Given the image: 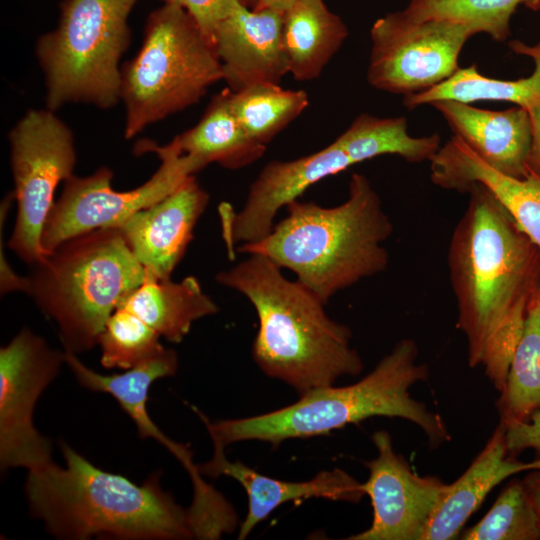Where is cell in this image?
<instances>
[{"mask_svg": "<svg viewBox=\"0 0 540 540\" xmlns=\"http://www.w3.org/2000/svg\"><path fill=\"white\" fill-rule=\"evenodd\" d=\"M519 5L538 11L540 0H410L403 13L416 21L444 19L467 24L476 33L504 41Z\"/></svg>", "mask_w": 540, "mask_h": 540, "instance_id": "obj_29", "label": "cell"}, {"mask_svg": "<svg viewBox=\"0 0 540 540\" xmlns=\"http://www.w3.org/2000/svg\"><path fill=\"white\" fill-rule=\"evenodd\" d=\"M245 6L253 9L257 4L258 0H240Z\"/></svg>", "mask_w": 540, "mask_h": 540, "instance_id": "obj_37", "label": "cell"}, {"mask_svg": "<svg viewBox=\"0 0 540 540\" xmlns=\"http://www.w3.org/2000/svg\"><path fill=\"white\" fill-rule=\"evenodd\" d=\"M531 470H540V457L524 462L510 455L506 445V424L500 420L470 466L455 482L448 484L421 540L455 538L495 486L512 475Z\"/></svg>", "mask_w": 540, "mask_h": 540, "instance_id": "obj_21", "label": "cell"}, {"mask_svg": "<svg viewBox=\"0 0 540 540\" xmlns=\"http://www.w3.org/2000/svg\"><path fill=\"white\" fill-rule=\"evenodd\" d=\"M337 141L353 164L382 155H397L408 162L430 161L437 153L440 136L414 137L408 132L405 117L357 116Z\"/></svg>", "mask_w": 540, "mask_h": 540, "instance_id": "obj_26", "label": "cell"}, {"mask_svg": "<svg viewBox=\"0 0 540 540\" xmlns=\"http://www.w3.org/2000/svg\"><path fill=\"white\" fill-rule=\"evenodd\" d=\"M227 87L215 94L201 119L172 140L181 153L236 170L262 157L266 146L254 140L235 116Z\"/></svg>", "mask_w": 540, "mask_h": 540, "instance_id": "obj_24", "label": "cell"}, {"mask_svg": "<svg viewBox=\"0 0 540 540\" xmlns=\"http://www.w3.org/2000/svg\"><path fill=\"white\" fill-rule=\"evenodd\" d=\"M377 457L366 462L363 488L371 500L369 528L348 540H421L424 528L448 484L436 476H419L393 448L387 431L372 436Z\"/></svg>", "mask_w": 540, "mask_h": 540, "instance_id": "obj_13", "label": "cell"}, {"mask_svg": "<svg viewBox=\"0 0 540 540\" xmlns=\"http://www.w3.org/2000/svg\"><path fill=\"white\" fill-rule=\"evenodd\" d=\"M98 345L100 362L107 369L129 370L166 349L153 328L123 307H118L108 318Z\"/></svg>", "mask_w": 540, "mask_h": 540, "instance_id": "obj_30", "label": "cell"}, {"mask_svg": "<svg viewBox=\"0 0 540 540\" xmlns=\"http://www.w3.org/2000/svg\"><path fill=\"white\" fill-rule=\"evenodd\" d=\"M510 48L533 59L534 71L530 76L517 80L492 79L480 74L472 65L459 68L451 77L427 90L404 96V105L413 109L441 100L466 104L487 100L511 102L529 111L540 102V42L526 45L512 41Z\"/></svg>", "mask_w": 540, "mask_h": 540, "instance_id": "obj_25", "label": "cell"}, {"mask_svg": "<svg viewBox=\"0 0 540 540\" xmlns=\"http://www.w3.org/2000/svg\"><path fill=\"white\" fill-rule=\"evenodd\" d=\"M146 270L117 227L74 236L27 277L26 293L59 329L64 351L98 344L111 314L144 281Z\"/></svg>", "mask_w": 540, "mask_h": 540, "instance_id": "obj_6", "label": "cell"}, {"mask_svg": "<svg viewBox=\"0 0 540 540\" xmlns=\"http://www.w3.org/2000/svg\"><path fill=\"white\" fill-rule=\"evenodd\" d=\"M283 15L280 10H256L240 3L218 25L212 45L230 90L279 84L288 73L282 45Z\"/></svg>", "mask_w": 540, "mask_h": 540, "instance_id": "obj_16", "label": "cell"}, {"mask_svg": "<svg viewBox=\"0 0 540 540\" xmlns=\"http://www.w3.org/2000/svg\"><path fill=\"white\" fill-rule=\"evenodd\" d=\"M10 166L17 204L8 247L29 265L48 254L42 247L44 225L60 182L74 175V135L55 111L29 109L8 133Z\"/></svg>", "mask_w": 540, "mask_h": 540, "instance_id": "obj_9", "label": "cell"}, {"mask_svg": "<svg viewBox=\"0 0 540 540\" xmlns=\"http://www.w3.org/2000/svg\"><path fill=\"white\" fill-rule=\"evenodd\" d=\"M464 540H540V522L521 481L510 482Z\"/></svg>", "mask_w": 540, "mask_h": 540, "instance_id": "obj_31", "label": "cell"}, {"mask_svg": "<svg viewBox=\"0 0 540 540\" xmlns=\"http://www.w3.org/2000/svg\"><path fill=\"white\" fill-rule=\"evenodd\" d=\"M506 445L512 456L527 449L540 451V410L526 421L506 424Z\"/></svg>", "mask_w": 540, "mask_h": 540, "instance_id": "obj_33", "label": "cell"}, {"mask_svg": "<svg viewBox=\"0 0 540 540\" xmlns=\"http://www.w3.org/2000/svg\"><path fill=\"white\" fill-rule=\"evenodd\" d=\"M418 356L417 343L402 339L358 382L311 390L291 405L265 414L210 422L193 408L205 424L213 448L225 449L232 443L250 440L278 445L289 439L327 434L376 416L416 424L430 446L437 447L451 439L442 418L409 392L429 375L428 366L418 362Z\"/></svg>", "mask_w": 540, "mask_h": 540, "instance_id": "obj_5", "label": "cell"}, {"mask_svg": "<svg viewBox=\"0 0 540 540\" xmlns=\"http://www.w3.org/2000/svg\"><path fill=\"white\" fill-rule=\"evenodd\" d=\"M347 36L346 25L323 0H296L283 15L288 73L298 81L319 77Z\"/></svg>", "mask_w": 540, "mask_h": 540, "instance_id": "obj_23", "label": "cell"}, {"mask_svg": "<svg viewBox=\"0 0 540 540\" xmlns=\"http://www.w3.org/2000/svg\"><path fill=\"white\" fill-rule=\"evenodd\" d=\"M466 193L468 205L453 230L447 265L457 326L474 368L495 332L527 309L540 286V248L485 186L472 184Z\"/></svg>", "mask_w": 540, "mask_h": 540, "instance_id": "obj_3", "label": "cell"}, {"mask_svg": "<svg viewBox=\"0 0 540 540\" xmlns=\"http://www.w3.org/2000/svg\"><path fill=\"white\" fill-rule=\"evenodd\" d=\"M353 162L336 141L313 154L291 161H272L251 184L244 206L238 212L228 204L219 206L222 235L232 257L235 248L265 238L277 212L297 200L320 180L338 174Z\"/></svg>", "mask_w": 540, "mask_h": 540, "instance_id": "obj_14", "label": "cell"}, {"mask_svg": "<svg viewBox=\"0 0 540 540\" xmlns=\"http://www.w3.org/2000/svg\"><path fill=\"white\" fill-rule=\"evenodd\" d=\"M137 154L155 153L161 164L142 185L126 191L114 190L113 172L102 166L88 176L73 175L64 182L43 228L41 244L49 253L62 242L94 229L117 227L134 213L159 202L189 176L205 168L197 159L183 154L173 141L160 146L139 141Z\"/></svg>", "mask_w": 540, "mask_h": 540, "instance_id": "obj_10", "label": "cell"}, {"mask_svg": "<svg viewBox=\"0 0 540 540\" xmlns=\"http://www.w3.org/2000/svg\"><path fill=\"white\" fill-rule=\"evenodd\" d=\"M208 202V193L191 175L165 198L134 213L117 228L145 270L159 279H170Z\"/></svg>", "mask_w": 540, "mask_h": 540, "instance_id": "obj_15", "label": "cell"}, {"mask_svg": "<svg viewBox=\"0 0 540 540\" xmlns=\"http://www.w3.org/2000/svg\"><path fill=\"white\" fill-rule=\"evenodd\" d=\"M220 80V60L197 23L182 7L163 3L149 14L136 55L122 64L125 138L198 103Z\"/></svg>", "mask_w": 540, "mask_h": 540, "instance_id": "obj_7", "label": "cell"}, {"mask_svg": "<svg viewBox=\"0 0 540 540\" xmlns=\"http://www.w3.org/2000/svg\"><path fill=\"white\" fill-rule=\"evenodd\" d=\"M431 105L441 113L454 135L491 168L515 178L526 176L532 141L528 110L516 106L491 111L453 100Z\"/></svg>", "mask_w": 540, "mask_h": 540, "instance_id": "obj_20", "label": "cell"}, {"mask_svg": "<svg viewBox=\"0 0 540 540\" xmlns=\"http://www.w3.org/2000/svg\"><path fill=\"white\" fill-rule=\"evenodd\" d=\"M65 364L80 385L91 391L113 396L135 423L139 437L155 439L182 463L191 477L195 496L206 495L213 490L202 478L198 465L193 463L189 448L168 438L152 421L147 410L148 393L152 383L160 378L173 376L178 369V356L173 349L166 348L156 357L123 373L112 375H103L90 369L80 361L77 354L68 351H65Z\"/></svg>", "mask_w": 540, "mask_h": 540, "instance_id": "obj_19", "label": "cell"}, {"mask_svg": "<svg viewBox=\"0 0 540 540\" xmlns=\"http://www.w3.org/2000/svg\"><path fill=\"white\" fill-rule=\"evenodd\" d=\"M430 178L443 189L464 193L472 184L485 186L540 248V172L529 170L523 178L504 175L453 135L430 160Z\"/></svg>", "mask_w": 540, "mask_h": 540, "instance_id": "obj_17", "label": "cell"}, {"mask_svg": "<svg viewBox=\"0 0 540 540\" xmlns=\"http://www.w3.org/2000/svg\"><path fill=\"white\" fill-rule=\"evenodd\" d=\"M185 9L211 42L218 25L242 3L240 0H162Z\"/></svg>", "mask_w": 540, "mask_h": 540, "instance_id": "obj_32", "label": "cell"}, {"mask_svg": "<svg viewBox=\"0 0 540 540\" xmlns=\"http://www.w3.org/2000/svg\"><path fill=\"white\" fill-rule=\"evenodd\" d=\"M60 448L65 465L50 461L28 470L25 483L32 516L54 537L195 538L189 510L161 487L159 474L139 485L96 467L66 442Z\"/></svg>", "mask_w": 540, "mask_h": 540, "instance_id": "obj_2", "label": "cell"}, {"mask_svg": "<svg viewBox=\"0 0 540 540\" xmlns=\"http://www.w3.org/2000/svg\"><path fill=\"white\" fill-rule=\"evenodd\" d=\"M296 0H258L257 4L253 9H265L272 8L280 11H285L289 8Z\"/></svg>", "mask_w": 540, "mask_h": 540, "instance_id": "obj_36", "label": "cell"}, {"mask_svg": "<svg viewBox=\"0 0 540 540\" xmlns=\"http://www.w3.org/2000/svg\"><path fill=\"white\" fill-rule=\"evenodd\" d=\"M118 307L131 311L172 343H180L195 321L219 311L197 278L187 276L174 282L147 270L143 283Z\"/></svg>", "mask_w": 540, "mask_h": 540, "instance_id": "obj_22", "label": "cell"}, {"mask_svg": "<svg viewBox=\"0 0 540 540\" xmlns=\"http://www.w3.org/2000/svg\"><path fill=\"white\" fill-rule=\"evenodd\" d=\"M525 490L535 508L540 522V470L528 471L522 480Z\"/></svg>", "mask_w": 540, "mask_h": 540, "instance_id": "obj_35", "label": "cell"}, {"mask_svg": "<svg viewBox=\"0 0 540 540\" xmlns=\"http://www.w3.org/2000/svg\"><path fill=\"white\" fill-rule=\"evenodd\" d=\"M231 108L248 134L267 145L309 105L304 90L281 88L277 83H258L230 90Z\"/></svg>", "mask_w": 540, "mask_h": 540, "instance_id": "obj_28", "label": "cell"}, {"mask_svg": "<svg viewBox=\"0 0 540 540\" xmlns=\"http://www.w3.org/2000/svg\"><path fill=\"white\" fill-rule=\"evenodd\" d=\"M476 31L444 19L416 21L403 11L387 13L371 28L367 80L375 88L404 96L451 77L465 42Z\"/></svg>", "mask_w": 540, "mask_h": 540, "instance_id": "obj_11", "label": "cell"}, {"mask_svg": "<svg viewBox=\"0 0 540 540\" xmlns=\"http://www.w3.org/2000/svg\"><path fill=\"white\" fill-rule=\"evenodd\" d=\"M198 468L209 477H231L244 488L248 512L240 525L239 540L247 538L258 523L286 502L324 498L357 503L365 495L363 483L340 468L321 471L307 481H287L262 475L240 461L232 462L220 448H213L212 458Z\"/></svg>", "mask_w": 540, "mask_h": 540, "instance_id": "obj_18", "label": "cell"}, {"mask_svg": "<svg viewBox=\"0 0 540 540\" xmlns=\"http://www.w3.org/2000/svg\"><path fill=\"white\" fill-rule=\"evenodd\" d=\"M496 406L505 424L526 421L540 410V286L527 305L522 336Z\"/></svg>", "mask_w": 540, "mask_h": 540, "instance_id": "obj_27", "label": "cell"}, {"mask_svg": "<svg viewBox=\"0 0 540 540\" xmlns=\"http://www.w3.org/2000/svg\"><path fill=\"white\" fill-rule=\"evenodd\" d=\"M532 127L531 149L527 171L540 172V102L529 110Z\"/></svg>", "mask_w": 540, "mask_h": 540, "instance_id": "obj_34", "label": "cell"}, {"mask_svg": "<svg viewBox=\"0 0 540 540\" xmlns=\"http://www.w3.org/2000/svg\"><path fill=\"white\" fill-rule=\"evenodd\" d=\"M139 0H63L57 26L41 35L35 55L46 107L111 109L121 102V59L131 42L129 16Z\"/></svg>", "mask_w": 540, "mask_h": 540, "instance_id": "obj_8", "label": "cell"}, {"mask_svg": "<svg viewBox=\"0 0 540 540\" xmlns=\"http://www.w3.org/2000/svg\"><path fill=\"white\" fill-rule=\"evenodd\" d=\"M215 279L254 306L259 327L252 356L268 377L302 395L363 370L349 327L332 320L320 298L299 281L285 278L269 258L250 254Z\"/></svg>", "mask_w": 540, "mask_h": 540, "instance_id": "obj_1", "label": "cell"}, {"mask_svg": "<svg viewBox=\"0 0 540 540\" xmlns=\"http://www.w3.org/2000/svg\"><path fill=\"white\" fill-rule=\"evenodd\" d=\"M262 240L235 252L259 254L294 272L297 281L325 304L338 291L385 271L384 243L393 224L368 178L354 173L348 197L335 207L298 199Z\"/></svg>", "mask_w": 540, "mask_h": 540, "instance_id": "obj_4", "label": "cell"}, {"mask_svg": "<svg viewBox=\"0 0 540 540\" xmlns=\"http://www.w3.org/2000/svg\"><path fill=\"white\" fill-rule=\"evenodd\" d=\"M65 352L23 328L0 349V464L31 470L52 461L51 442L33 423L37 400L55 379Z\"/></svg>", "mask_w": 540, "mask_h": 540, "instance_id": "obj_12", "label": "cell"}]
</instances>
